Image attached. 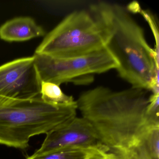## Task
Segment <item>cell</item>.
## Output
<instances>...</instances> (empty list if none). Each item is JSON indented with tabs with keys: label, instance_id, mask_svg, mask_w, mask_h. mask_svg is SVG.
Here are the masks:
<instances>
[{
	"label": "cell",
	"instance_id": "cell-13",
	"mask_svg": "<svg viewBox=\"0 0 159 159\" xmlns=\"http://www.w3.org/2000/svg\"><path fill=\"white\" fill-rule=\"evenodd\" d=\"M89 159H117V158L113 152L109 149L96 153Z\"/></svg>",
	"mask_w": 159,
	"mask_h": 159
},
{
	"label": "cell",
	"instance_id": "cell-6",
	"mask_svg": "<svg viewBox=\"0 0 159 159\" xmlns=\"http://www.w3.org/2000/svg\"><path fill=\"white\" fill-rule=\"evenodd\" d=\"M41 80L33 56L0 66V96L17 99L40 97Z\"/></svg>",
	"mask_w": 159,
	"mask_h": 159
},
{
	"label": "cell",
	"instance_id": "cell-10",
	"mask_svg": "<svg viewBox=\"0 0 159 159\" xmlns=\"http://www.w3.org/2000/svg\"><path fill=\"white\" fill-rule=\"evenodd\" d=\"M41 98L45 103L56 106H77L76 100L72 96L63 92L60 85L53 83L41 81Z\"/></svg>",
	"mask_w": 159,
	"mask_h": 159
},
{
	"label": "cell",
	"instance_id": "cell-11",
	"mask_svg": "<svg viewBox=\"0 0 159 159\" xmlns=\"http://www.w3.org/2000/svg\"><path fill=\"white\" fill-rule=\"evenodd\" d=\"M117 159H154L143 142L137 146L126 150L110 149Z\"/></svg>",
	"mask_w": 159,
	"mask_h": 159
},
{
	"label": "cell",
	"instance_id": "cell-5",
	"mask_svg": "<svg viewBox=\"0 0 159 159\" xmlns=\"http://www.w3.org/2000/svg\"><path fill=\"white\" fill-rule=\"evenodd\" d=\"M35 65L41 81L58 85L71 82L80 76L101 74L117 69L118 64L106 47L80 56L57 57L34 53Z\"/></svg>",
	"mask_w": 159,
	"mask_h": 159
},
{
	"label": "cell",
	"instance_id": "cell-12",
	"mask_svg": "<svg viewBox=\"0 0 159 159\" xmlns=\"http://www.w3.org/2000/svg\"><path fill=\"white\" fill-rule=\"evenodd\" d=\"M144 142L152 156L154 159H159V128L151 130Z\"/></svg>",
	"mask_w": 159,
	"mask_h": 159
},
{
	"label": "cell",
	"instance_id": "cell-7",
	"mask_svg": "<svg viewBox=\"0 0 159 159\" xmlns=\"http://www.w3.org/2000/svg\"><path fill=\"white\" fill-rule=\"evenodd\" d=\"M46 134L33 155L40 156L66 148H92L102 145L92 125L82 117L76 116Z\"/></svg>",
	"mask_w": 159,
	"mask_h": 159
},
{
	"label": "cell",
	"instance_id": "cell-3",
	"mask_svg": "<svg viewBox=\"0 0 159 159\" xmlns=\"http://www.w3.org/2000/svg\"><path fill=\"white\" fill-rule=\"evenodd\" d=\"M112 31L111 4L99 2L68 15L45 35L35 53L80 56L106 47Z\"/></svg>",
	"mask_w": 159,
	"mask_h": 159
},
{
	"label": "cell",
	"instance_id": "cell-2",
	"mask_svg": "<svg viewBox=\"0 0 159 159\" xmlns=\"http://www.w3.org/2000/svg\"><path fill=\"white\" fill-rule=\"evenodd\" d=\"M111 10L112 31L106 47L118 63V75L133 88L159 93V54L127 9L111 4Z\"/></svg>",
	"mask_w": 159,
	"mask_h": 159
},
{
	"label": "cell",
	"instance_id": "cell-1",
	"mask_svg": "<svg viewBox=\"0 0 159 159\" xmlns=\"http://www.w3.org/2000/svg\"><path fill=\"white\" fill-rule=\"evenodd\" d=\"M148 91L133 88L114 91L98 86L82 93L77 109L90 124L102 145L126 150L144 142L159 121L147 114Z\"/></svg>",
	"mask_w": 159,
	"mask_h": 159
},
{
	"label": "cell",
	"instance_id": "cell-4",
	"mask_svg": "<svg viewBox=\"0 0 159 159\" xmlns=\"http://www.w3.org/2000/svg\"><path fill=\"white\" fill-rule=\"evenodd\" d=\"M77 110V106H54L41 97L23 100L0 96V144L26 149L31 138L76 117Z\"/></svg>",
	"mask_w": 159,
	"mask_h": 159
},
{
	"label": "cell",
	"instance_id": "cell-9",
	"mask_svg": "<svg viewBox=\"0 0 159 159\" xmlns=\"http://www.w3.org/2000/svg\"><path fill=\"white\" fill-rule=\"evenodd\" d=\"M109 148L101 145L92 148H69L40 156L32 154L26 159H89L93 155Z\"/></svg>",
	"mask_w": 159,
	"mask_h": 159
},
{
	"label": "cell",
	"instance_id": "cell-8",
	"mask_svg": "<svg viewBox=\"0 0 159 159\" xmlns=\"http://www.w3.org/2000/svg\"><path fill=\"white\" fill-rule=\"evenodd\" d=\"M45 35L43 28L28 16L13 18L0 27V39L9 42L26 41Z\"/></svg>",
	"mask_w": 159,
	"mask_h": 159
}]
</instances>
